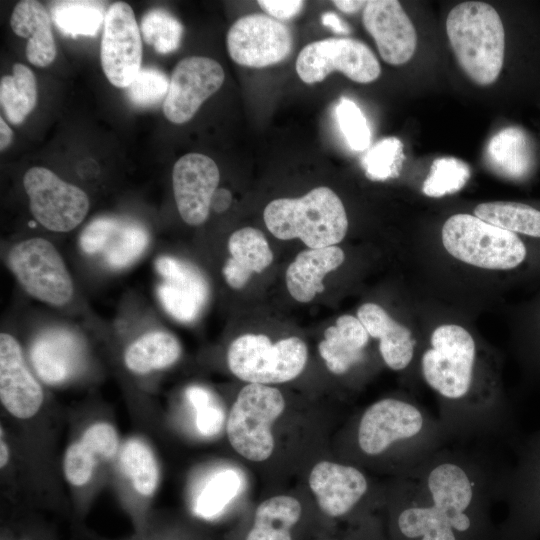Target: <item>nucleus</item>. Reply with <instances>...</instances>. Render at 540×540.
Here are the masks:
<instances>
[{
	"mask_svg": "<svg viewBox=\"0 0 540 540\" xmlns=\"http://www.w3.org/2000/svg\"><path fill=\"white\" fill-rule=\"evenodd\" d=\"M452 443L402 472L396 525L406 540H460L501 496L506 468L483 451Z\"/></svg>",
	"mask_w": 540,
	"mask_h": 540,
	"instance_id": "obj_1",
	"label": "nucleus"
},
{
	"mask_svg": "<svg viewBox=\"0 0 540 540\" xmlns=\"http://www.w3.org/2000/svg\"><path fill=\"white\" fill-rule=\"evenodd\" d=\"M478 366L476 342L457 324L436 327L420 357L422 377L441 399L439 420L452 439H488L511 432L509 407L477 388Z\"/></svg>",
	"mask_w": 540,
	"mask_h": 540,
	"instance_id": "obj_2",
	"label": "nucleus"
},
{
	"mask_svg": "<svg viewBox=\"0 0 540 540\" xmlns=\"http://www.w3.org/2000/svg\"><path fill=\"white\" fill-rule=\"evenodd\" d=\"M453 439L439 419L410 401L384 398L361 415L356 441L361 453L378 457L401 450L413 467Z\"/></svg>",
	"mask_w": 540,
	"mask_h": 540,
	"instance_id": "obj_3",
	"label": "nucleus"
},
{
	"mask_svg": "<svg viewBox=\"0 0 540 540\" xmlns=\"http://www.w3.org/2000/svg\"><path fill=\"white\" fill-rule=\"evenodd\" d=\"M446 32L460 67L473 82L487 86L497 80L504 62L505 33L490 4H457L447 16Z\"/></svg>",
	"mask_w": 540,
	"mask_h": 540,
	"instance_id": "obj_4",
	"label": "nucleus"
},
{
	"mask_svg": "<svg viewBox=\"0 0 540 540\" xmlns=\"http://www.w3.org/2000/svg\"><path fill=\"white\" fill-rule=\"evenodd\" d=\"M263 219L276 238H298L312 249L335 246L348 230L341 199L325 186L316 187L299 198L271 201L264 209Z\"/></svg>",
	"mask_w": 540,
	"mask_h": 540,
	"instance_id": "obj_5",
	"label": "nucleus"
},
{
	"mask_svg": "<svg viewBox=\"0 0 540 540\" xmlns=\"http://www.w3.org/2000/svg\"><path fill=\"white\" fill-rule=\"evenodd\" d=\"M441 239L451 256L478 268L514 270L531 258L530 247L520 235L467 213L449 217L443 224Z\"/></svg>",
	"mask_w": 540,
	"mask_h": 540,
	"instance_id": "obj_6",
	"label": "nucleus"
},
{
	"mask_svg": "<svg viewBox=\"0 0 540 540\" xmlns=\"http://www.w3.org/2000/svg\"><path fill=\"white\" fill-rule=\"evenodd\" d=\"M284 409L285 400L277 388L258 383L245 385L226 422L233 449L250 461L268 459L274 450L271 426Z\"/></svg>",
	"mask_w": 540,
	"mask_h": 540,
	"instance_id": "obj_7",
	"label": "nucleus"
},
{
	"mask_svg": "<svg viewBox=\"0 0 540 540\" xmlns=\"http://www.w3.org/2000/svg\"><path fill=\"white\" fill-rule=\"evenodd\" d=\"M307 356V346L298 337L273 344L266 335L244 334L229 346L227 364L237 378L267 385L296 378L303 371Z\"/></svg>",
	"mask_w": 540,
	"mask_h": 540,
	"instance_id": "obj_8",
	"label": "nucleus"
},
{
	"mask_svg": "<svg viewBox=\"0 0 540 540\" xmlns=\"http://www.w3.org/2000/svg\"><path fill=\"white\" fill-rule=\"evenodd\" d=\"M8 263L22 288L45 303L62 306L74 293L64 261L52 243L31 238L12 248Z\"/></svg>",
	"mask_w": 540,
	"mask_h": 540,
	"instance_id": "obj_9",
	"label": "nucleus"
},
{
	"mask_svg": "<svg viewBox=\"0 0 540 540\" xmlns=\"http://www.w3.org/2000/svg\"><path fill=\"white\" fill-rule=\"evenodd\" d=\"M333 71H340L352 81L364 84L375 81L381 67L366 44L349 37L315 41L298 54L296 72L306 84L321 82Z\"/></svg>",
	"mask_w": 540,
	"mask_h": 540,
	"instance_id": "obj_10",
	"label": "nucleus"
},
{
	"mask_svg": "<svg viewBox=\"0 0 540 540\" xmlns=\"http://www.w3.org/2000/svg\"><path fill=\"white\" fill-rule=\"evenodd\" d=\"M23 185L32 215L48 230L71 231L89 210L86 193L47 168H30L24 175Z\"/></svg>",
	"mask_w": 540,
	"mask_h": 540,
	"instance_id": "obj_11",
	"label": "nucleus"
},
{
	"mask_svg": "<svg viewBox=\"0 0 540 540\" xmlns=\"http://www.w3.org/2000/svg\"><path fill=\"white\" fill-rule=\"evenodd\" d=\"M232 60L242 66L264 68L285 60L293 47L291 30L268 15L253 13L236 20L226 37Z\"/></svg>",
	"mask_w": 540,
	"mask_h": 540,
	"instance_id": "obj_12",
	"label": "nucleus"
},
{
	"mask_svg": "<svg viewBox=\"0 0 540 540\" xmlns=\"http://www.w3.org/2000/svg\"><path fill=\"white\" fill-rule=\"evenodd\" d=\"M100 59L105 76L119 88H127L141 70L140 28L125 2H115L106 10Z\"/></svg>",
	"mask_w": 540,
	"mask_h": 540,
	"instance_id": "obj_13",
	"label": "nucleus"
},
{
	"mask_svg": "<svg viewBox=\"0 0 540 540\" xmlns=\"http://www.w3.org/2000/svg\"><path fill=\"white\" fill-rule=\"evenodd\" d=\"M501 496L526 538L540 528V431L519 446L515 464L505 469Z\"/></svg>",
	"mask_w": 540,
	"mask_h": 540,
	"instance_id": "obj_14",
	"label": "nucleus"
},
{
	"mask_svg": "<svg viewBox=\"0 0 540 540\" xmlns=\"http://www.w3.org/2000/svg\"><path fill=\"white\" fill-rule=\"evenodd\" d=\"M224 78L222 66L214 59L191 56L180 60L172 71L163 102L165 117L174 124L188 122L222 86Z\"/></svg>",
	"mask_w": 540,
	"mask_h": 540,
	"instance_id": "obj_15",
	"label": "nucleus"
},
{
	"mask_svg": "<svg viewBox=\"0 0 540 540\" xmlns=\"http://www.w3.org/2000/svg\"><path fill=\"white\" fill-rule=\"evenodd\" d=\"M219 180L218 166L206 155L189 153L176 161L172 171L174 198L187 224L198 226L206 221Z\"/></svg>",
	"mask_w": 540,
	"mask_h": 540,
	"instance_id": "obj_16",
	"label": "nucleus"
},
{
	"mask_svg": "<svg viewBox=\"0 0 540 540\" xmlns=\"http://www.w3.org/2000/svg\"><path fill=\"white\" fill-rule=\"evenodd\" d=\"M155 268L163 278L157 296L165 311L179 322L196 320L209 296L204 275L192 264L171 256L157 258Z\"/></svg>",
	"mask_w": 540,
	"mask_h": 540,
	"instance_id": "obj_17",
	"label": "nucleus"
},
{
	"mask_svg": "<svg viewBox=\"0 0 540 540\" xmlns=\"http://www.w3.org/2000/svg\"><path fill=\"white\" fill-rule=\"evenodd\" d=\"M362 21L386 63L402 65L412 58L417 46V33L398 1H368Z\"/></svg>",
	"mask_w": 540,
	"mask_h": 540,
	"instance_id": "obj_18",
	"label": "nucleus"
},
{
	"mask_svg": "<svg viewBox=\"0 0 540 540\" xmlns=\"http://www.w3.org/2000/svg\"><path fill=\"white\" fill-rule=\"evenodd\" d=\"M0 400L7 412L18 419L37 414L44 400L41 385L28 369L18 341L0 335Z\"/></svg>",
	"mask_w": 540,
	"mask_h": 540,
	"instance_id": "obj_19",
	"label": "nucleus"
},
{
	"mask_svg": "<svg viewBox=\"0 0 540 540\" xmlns=\"http://www.w3.org/2000/svg\"><path fill=\"white\" fill-rule=\"evenodd\" d=\"M309 486L322 512L330 517L352 511L369 489L366 476L358 468L330 461L312 468Z\"/></svg>",
	"mask_w": 540,
	"mask_h": 540,
	"instance_id": "obj_20",
	"label": "nucleus"
},
{
	"mask_svg": "<svg viewBox=\"0 0 540 540\" xmlns=\"http://www.w3.org/2000/svg\"><path fill=\"white\" fill-rule=\"evenodd\" d=\"M30 361L38 377L48 385L72 378L83 362V345L69 330L51 328L40 333L30 348Z\"/></svg>",
	"mask_w": 540,
	"mask_h": 540,
	"instance_id": "obj_21",
	"label": "nucleus"
},
{
	"mask_svg": "<svg viewBox=\"0 0 540 540\" xmlns=\"http://www.w3.org/2000/svg\"><path fill=\"white\" fill-rule=\"evenodd\" d=\"M119 446V436L113 425L107 422L90 425L65 452L63 471L66 480L77 487L87 484L99 463L117 455Z\"/></svg>",
	"mask_w": 540,
	"mask_h": 540,
	"instance_id": "obj_22",
	"label": "nucleus"
},
{
	"mask_svg": "<svg viewBox=\"0 0 540 540\" xmlns=\"http://www.w3.org/2000/svg\"><path fill=\"white\" fill-rule=\"evenodd\" d=\"M357 318L369 336L379 339V352L387 367L401 371L411 364L416 341L409 328L395 321L383 307L372 302L358 308Z\"/></svg>",
	"mask_w": 540,
	"mask_h": 540,
	"instance_id": "obj_23",
	"label": "nucleus"
},
{
	"mask_svg": "<svg viewBox=\"0 0 540 540\" xmlns=\"http://www.w3.org/2000/svg\"><path fill=\"white\" fill-rule=\"evenodd\" d=\"M344 251L338 246L308 248L301 251L286 270V286L297 301H311L324 291L323 278L344 261Z\"/></svg>",
	"mask_w": 540,
	"mask_h": 540,
	"instance_id": "obj_24",
	"label": "nucleus"
},
{
	"mask_svg": "<svg viewBox=\"0 0 540 540\" xmlns=\"http://www.w3.org/2000/svg\"><path fill=\"white\" fill-rule=\"evenodd\" d=\"M368 342L369 334L360 320L346 314L325 330L318 350L328 370L342 375L364 360Z\"/></svg>",
	"mask_w": 540,
	"mask_h": 540,
	"instance_id": "obj_25",
	"label": "nucleus"
},
{
	"mask_svg": "<svg viewBox=\"0 0 540 540\" xmlns=\"http://www.w3.org/2000/svg\"><path fill=\"white\" fill-rule=\"evenodd\" d=\"M231 257L223 267L227 284L233 289L243 288L253 273H261L273 261V253L264 234L253 227L233 232L228 240Z\"/></svg>",
	"mask_w": 540,
	"mask_h": 540,
	"instance_id": "obj_26",
	"label": "nucleus"
},
{
	"mask_svg": "<svg viewBox=\"0 0 540 540\" xmlns=\"http://www.w3.org/2000/svg\"><path fill=\"white\" fill-rule=\"evenodd\" d=\"M10 25L16 35L28 39L26 57L32 65L46 67L54 61L56 44L51 19L40 2L20 1L13 9Z\"/></svg>",
	"mask_w": 540,
	"mask_h": 540,
	"instance_id": "obj_27",
	"label": "nucleus"
},
{
	"mask_svg": "<svg viewBox=\"0 0 540 540\" xmlns=\"http://www.w3.org/2000/svg\"><path fill=\"white\" fill-rule=\"evenodd\" d=\"M180 355V343L173 335L164 331H152L128 346L124 362L130 371L146 374L171 366Z\"/></svg>",
	"mask_w": 540,
	"mask_h": 540,
	"instance_id": "obj_28",
	"label": "nucleus"
},
{
	"mask_svg": "<svg viewBox=\"0 0 540 540\" xmlns=\"http://www.w3.org/2000/svg\"><path fill=\"white\" fill-rule=\"evenodd\" d=\"M300 502L287 495L271 497L259 504L246 540H292L291 528L300 519Z\"/></svg>",
	"mask_w": 540,
	"mask_h": 540,
	"instance_id": "obj_29",
	"label": "nucleus"
},
{
	"mask_svg": "<svg viewBox=\"0 0 540 540\" xmlns=\"http://www.w3.org/2000/svg\"><path fill=\"white\" fill-rule=\"evenodd\" d=\"M486 154L490 164L508 177H524L533 166L528 136L517 127H508L497 133L490 140Z\"/></svg>",
	"mask_w": 540,
	"mask_h": 540,
	"instance_id": "obj_30",
	"label": "nucleus"
},
{
	"mask_svg": "<svg viewBox=\"0 0 540 540\" xmlns=\"http://www.w3.org/2000/svg\"><path fill=\"white\" fill-rule=\"evenodd\" d=\"M149 244L147 230L138 222L111 216L103 259L111 269H123L134 263Z\"/></svg>",
	"mask_w": 540,
	"mask_h": 540,
	"instance_id": "obj_31",
	"label": "nucleus"
},
{
	"mask_svg": "<svg viewBox=\"0 0 540 540\" xmlns=\"http://www.w3.org/2000/svg\"><path fill=\"white\" fill-rule=\"evenodd\" d=\"M474 215L496 227L517 235L540 239V209L521 202L493 201L480 203Z\"/></svg>",
	"mask_w": 540,
	"mask_h": 540,
	"instance_id": "obj_32",
	"label": "nucleus"
},
{
	"mask_svg": "<svg viewBox=\"0 0 540 540\" xmlns=\"http://www.w3.org/2000/svg\"><path fill=\"white\" fill-rule=\"evenodd\" d=\"M104 5L99 1L61 0L51 5V17L65 36L94 37L104 25Z\"/></svg>",
	"mask_w": 540,
	"mask_h": 540,
	"instance_id": "obj_33",
	"label": "nucleus"
},
{
	"mask_svg": "<svg viewBox=\"0 0 540 540\" xmlns=\"http://www.w3.org/2000/svg\"><path fill=\"white\" fill-rule=\"evenodd\" d=\"M0 103L7 119L22 123L37 103V85L33 72L24 64L15 63L13 74L0 81Z\"/></svg>",
	"mask_w": 540,
	"mask_h": 540,
	"instance_id": "obj_34",
	"label": "nucleus"
},
{
	"mask_svg": "<svg viewBox=\"0 0 540 540\" xmlns=\"http://www.w3.org/2000/svg\"><path fill=\"white\" fill-rule=\"evenodd\" d=\"M119 465L137 493L148 497L155 492L159 469L155 455L145 441L128 439L119 451Z\"/></svg>",
	"mask_w": 540,
	"mask_h": 540,
	"instance_id": "obj_35",
	"label": "nucleus"
},
{
	"mask_svg": "<svg viewBox=\"0 0 540 540\" xmlns=\"http://www.w3.org/2000/svg\"><path fill=\"white\" fill-rule=\"evenodd\" d=\"M241 486L242 478L237 470L225 468L215 472L195 498L196 515L206 519L218 516L236 497Z\"/></svg>",
	"mask_w": 540,
	"mask_h": 540,
	"instance_id": "obj_36",
	"label": "nucleus"
},
{
	"mask_svg": "<svg viewBox=\"0 0 540 540\" xmlns=\"http://www.w3.org/2000/svg\"><path fill=\"white\" fill-rule=\"evenodd\" d=\"M140 32L144 41L156 52L168 54L181 44L183 26L170 12L154 8L146 12L140 22Z\"/></svg>",
	"mask_w": 540,
	"mask_h": 540,
	"instance_id": "obj_37",
	"label": "nucleus"
},
{
	"mask_svg": "<svg viewBox=\"0 0 540 540\" xmlns=\"http://www.w3.org/2000/svg\"><path fill=\"white\" fill-rule=\"evenodd\" d=\"M470 177L469 166L454 157H441L433 161L423 192L430 197H442L459 191Z\"/></svg>",
	"mask_w": 540,
	"mask_h": 540,
	"instance_id": "obj_38",
	"label": "nucleus"
},
{
	"mask_svg": "<svg viewBox=\"0 0 540 540\" xmlns=\"http://www.w3.org/2000/svg\"><path fill=\"white\" fill-rule=\"evenodd\" d=\"M403 144L396 137H387L371 147L362 159L366 176L383 181L396 177L404 160Z\"/></svg>",
	"mask_w": 540,
	"mask_h": 540,
	"instance_id": "obj_39",
	"label": "nucleus"
},
{
	"mask_svg": "<svg viewBox=\"0 0 540 540\" xmlns=\"http://www.w3.org/2000/svg\"><path fill=\"white\" fill-rule=\"evenodd\" d=\"M186 397L195 411L197 431L204 437L217 435L225 421L224 410L214 395L198 385L188 387Z\"/></svg>",
	"mask_w": 540,
	"mask_h": 540,
	"instance_id": "obj_40",
	"label": "nucleus"
},
{
	"mask_svg": "<svg viewBox=\"0 0 540 540\" xmlns=\"http://www.w3.org/2000/svg\"><path fill=\"white\" fill-rule=\"evenodd\" d=\"M335 118L348 144L354 151H364L370 145L371 132L366 117L357 104L341 97L335 107Z\"/></svg>",
	"mask_w": 540,
	"mask_h": 540,
	"instance_id": "obj_41",
	"label": "nucleus"
},
{
	"mask_svg": "<svg viewBox=\"0 0 540 540\" xmlns=\"http://www.w3.org/2000/svg\"><path fill=\"white\" fill-rule=\"evenodd\" d=\"M170 80L156 68H141L126 88L129 101L137 107H151L165 100Z\"/></svg>",
	"mask_w": 540,
	"mask_h": 540,
	"instance_id": "obj_42",
	"label": "nucleus"
},
{
	"mask_svg": "<svg viewBox=\"0 0 540 540\" xmlns=\"http://www.w3.org/2000/svg\"><path fill=\"white\" fill-rule=\"evenodd\" d=\"M259 6L272 18L288 20L298 15L304 1L300 0H259Z\"/></svg>",
	"mask_w": 540,
	"mask_h": 540,
	"instance_id": "obj_43",
	"label": "nucleus"
},
{
	"mask_svg": "<svg viewBox=\"0 0 540 540\" xmlns=\"http://www.w3.org/2000/svg\"><path fill=\"white\" fill-rule=\"evenodd\" d=\"M322 24L329 27L335 33L347 35L350 33V27L333 12H325L321 17Z\"/></svg>",
	"mask_w": 540,
	"mask_h": 540,
	"instance_id": "obj_44",
	"label": "nucleus"
},
{
	"mask_svg": "<svg viewBox=\"0 0 540 540\" xmlns=\"http://www.w3.org/2000/svg\"><path fill=\"white\" fill-rule=\"evenodd\" d=\"M231 201L232 195L228 189L217 188L212 198L211 208L217 213L224 212L229 208Z\"/></svg>",
	"mask_w": 540,
	"mask_h": 540,
	"instance_id": "obj_45",
	"label": "nucleus"
},
{
	"mask_svg": "<svg viewBox=\"0 0 540 540\" xmlns=\"http://www.w3.org/2000/svg\"><path fill=\"white\" fill-rule=\"evenodd\" d=\"M368 1L364 0H334V5L344 13H356L364 9Z\"/></svg>",
	"mask_w": 540,
	"mask_h": 540,
	"instance_id": "obj_46",
	"label": "nucleus"
},
{
	"mask_svg": "<svg viewBox=\"0 0 540 540\" xmlns=\"http://www.w3.org/2000/svg\"><path fill=\"white\" fill-rule=\"evenodd\" d=\"M539 339L533 343V348L529 350V355L526 357L527 361L530 362V367L540 372V308H539Z\"/></svg>",
	"mask_w": 540,
	"mask_h": 540,
	"instance_id": "obj_47",
	"label": "nucleus"
},
{
	"mask_svg": "<svg viewBox=\"0 0 540 540\" xmlns=\"http://www.w3.org/2000/svg\"><path fill=\"white\" fill-rule=\"evenodd\" d=\"M0 136V150L4 151L12 141L13 132L2 117L0 118Z\"/></svg>",
	"mask_w": 540,
	"mask_h": 540,
	"instance_id": "obj_48",
	"label": "nucleus"
},
{
	"mask_svg": "<svg viewBox=\"0 0 540 540\" xmlns=\"http://www.w3.org/2000/svg\"><path fill=\"white\" fill-rule=\"evenodd\" d=\"M9 458H10L9 447L6 441L4 440L3 435L1 434V440H0V466L1 468H4L8 464Z\"/></svg>",
	"mask_w": 540,
	"mask_h": 540,
	"instance_id": "obj_49",
	"label": "nucleus"
},
{
	"mask_svg": "<svg viewBox=\"0 0 540 540\" xmlns=\"http://www.w3.org/2000/svg\"><path fill=\"white\" fill-rule=\"evenodd\" d=\"M28 225H29L30 227H35V226H36V222L30 221V222L28 223Z\"/></svg>",
	"mask_w": 540,
	"mask_h": 540,
	"instance_id": "obj_50",
	"label": "nucleus"
}]
</instances>
